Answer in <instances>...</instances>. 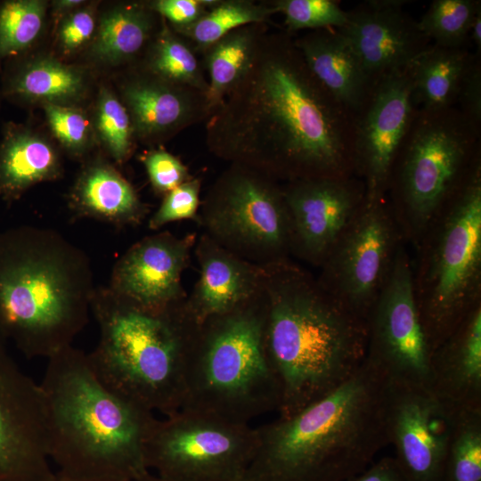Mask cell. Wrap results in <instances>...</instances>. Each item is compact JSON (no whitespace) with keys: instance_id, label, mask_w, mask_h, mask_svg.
Listing matches in <instances>:
<instances>
[{"instance_id":"obj_1","label":"cell","mask_w":481,"mask_h":481,"mask_svg":"<svg viewBox=\"0 0 481 481\" xmlns=\"http://www.w3.org/2000/svg\"><path fill=\"white\" fill-rule=\"evenodd\" d=\"M355 117L318 82L295 39L268 30L244 76L206 121L217 158L278 181L355 175Z\"/></svg>"},{"instance_id":"obj_2","label":"cell","mask_w":481,"mask_h":481,"mask_svg":"<svg viewBox=\"0 0 481 481\" xmlns=\"http://www.w3.org/2000/svg\"><path fill=\"white\" fill-rule=\"evenodd\" d=\"M265 346L289 417L348 380L365 360L367 322L289 259L263 267Z\"/></svg>"},{"instance_id":"obj_3","label":"cell","mask_w":481,"mask_h":481,"mask_svg":"<svg viewBox=\"0 0 481 481\" xmlns=\"http://www.w3.org/2000/svg\"><path fill=\"white\" fill-rule=\"evenodd\" d=\"M387 380L365 360L341 386L289 417L256 428L242 481H346L388 444Z\"/></svg>"},{"instance_id":"obj_4","label":"cell","mask_w":481,"mask_h":481,"mask_svg":"<svg viewBox=\"0 0 481 481\" xmlns=\"http://www.w3.org/2000/svg\"><path fill=\"white\" fill-rule=\"evenodd\" d=\"M39 385L48 455L58 471L120 481H143L152 474L145 444L157 418L106 386L86 353L70 345L48 358Z\"/></svg>"},{"instance_id":"obj_5","label":"cell","mask_w":481,"mask_h":481,"mask_svg":"<svg viewBox=\"0 0 481 481\" xmlns=\"http://www.w3.org/2000/svg\"><path fill=\"white\" fill-rule=\"evenodd\" d=\"M94 289L88 256L59 232L19 225L0 232V334L26 357L48 359L72 345Z\"/></svg>"},{"instance_id":"obj_6","label":"cell","mask_w":481,"mask_h":481,"mask_svg":"<svg viewBox=\"0 0 481 481\" xmlns=\"http://www.w3.org/2000/svg\"><path fill=\"white\" fill-rule=\"evenodd\" d=\"M185 300L146 308L109 286L95 287L91 300L100 330L97 346L87 354L94 371L113 391L165 416L183 405L189 355L199 326Z\"/></svg>"},{"instance_id":"obj_7","label":"cell","mask_w":481,"mask_h":481,"mask_svg":"<svg viewBox=\"0 0 481 481\" xmlns=\"http://www.w3.org/2000/svg\"><path fill=\"white\" fill-rule=\"evenodd\" d=\"M265 323L262 288L250 301L199 324L182 409L243 423L278 411L280 388L266 355Z\"/></svg>"},{"instance_id":"obj_8","label":"cell","mask_w":481,"mask_h":481,"mask_svg":"<svg viewBox=\"0 0 481 481\" xmlns=\"http://www.w3.org/2000/svg\"><path fill=\"white\" fill-rule=\"evenodd\" d=\"M481 164V126L457 107L417 109L394 162L387 200L409 247Z\"/></svg>"},{"instance_id":"obj_9","label":"cell","mask_w":481,"mask_h":481,"mask_svg":"<svg viewBox=\"0 0 481 481\" xmlns=\"http://www.w3.org/2000/svg\"><path fill=\"white\" fill-rule=\"evenodd\" d=\"M413 249V289L432 353L481 305V164Z\"/></svg>"},{"instance_id":"obj_10","label":"cell","mask_w":481,"mask_h":481,"mask_svg":"<svg viewBox=\"0 0 481 481\" xmlns=\"http://www.w3.org/2000/svg\"><path fill=\"white\" fill-rule=\"evenodd\" d=\"M278 182L249 166L231 163L202 201L205 234L261 267L289 259L291 224Z\"/></svg>"},{"instance_id":"obj_11","label":"cell","mask_w":481,"mask_h":481,"mask_svg":"<svg viewBox=\"0 0 481 481\" xmlns=\"http://www.w3.org/2000/svg\"><path fill=\"white\" fill-rule=\"evenodd\" d=\"M257 444L249 423L182 409L157 419L145 460L150 471L166 481H242Z\"/></svg>"},{"instance_id":"obj_12","label":"cell","mask_w":481,"mask_h":481,"mask_svg":"<svg viewBox=\"0 0 481 481\" xmlns=\"http://www.w3.org/2000/svg\"><path fill=\"white\" fill-rule=\"evenodd\" d=\"M404 242L387 198L366 200L316 280L334 300L367 322Z\"/></svg>"},{"instance_id":"obj_13","label":"cell","mask_w":481,"mask_h":481,"mask_svg":"<svg viewBox=\"0 0 481 481\" xmlns=\"http://www.w3.org/2000/svg\"><path fill=\"white\" fill-rule=\"evenodd\" d=\"M365 361L389 383L428 386L431 350L419 314L412 255L399 248L367 321Z\"/></svg>"},{"instance_id":"obj_14","label":"cell","mask_w":481,"mask_h":481,"mask_svg":"<svg viewBox=\"0 0 481 481\" xmlns=\"http://www.w3.org/2000/svg\"><path fill=\"white\" fill-rule=\"evenodd\" d=\"M50 461L40 385L20 368L0 334V481H47Z\"/></svg>"},{"instance_id":"obj_15","label":"cell","mask_w":481,"mask_h":481,"mask_svg":"<svg viewBox=\"0 0 481 481\" xmlns=\"http://www.w3.org/2000/svg\"><path fill=\"white\" fill-rule=\"evenodd\" d=\"M417 107L410 66L379 80L355 117V175L366 200L386 198L391 170Z\"/></svg>"},{"instance_id":"obj_16","label":"cell","mask_w":481,"mask_h":481,"mask_svg":"<svg viewBox=\"0 0 481 481\" xmlns=\"http://www.w3.org/2000/svg\"><path fill=\"white\" fill-rule=\"evenodd\" d=\"M455 414L428 386L387 382V442L408 481H441Z\"/></svg>"},{"instance_id":"obj_17","label":"cell","mask_w":481,"mask_h":481,"mask_svg":"<svg viewBox=\"0 0 481 481\" xmlns=\"http://www.w3.org/2000/svg\"><path fill=\"white\" fill-rule=\"evenodd\" d=\"M291 232V255L320 267L366 201L355 175L306 178L282 186Z\"/></svg>"},{"instance_id":"obj_18","label":"cell","mask_w":481,"mask_h":481,"mask_svg":"<svg viewBox=\"0 0 481 481\" xmlns=\"http://www.w3.org/2000/svg\"><path fill=\"white\" fill-rule=\"evenodd\" d=\"M405 0H370L347 11L336 29L357 53L370 79L381 78L409 67L431 45L418 20L405 12Z\"/></svg>"},{"instance_id":"obj_19","label":"cell","mask_w":481,"mask_h":481,"mask_svg":"<svg viewBox=\"0 0 481 481\" xmlns=\"http://www.w3.org/2000/svg\"><path fill=\"white\" fill-rule=\"evenodd\" d=\"M196 237L169 232L151 234L132 245L116 262L108 285L131 302L151 309L186 299L181 278Z\"/></svg>"},{"instance_id":"obj_20","label":"cell","mask_w":481,"mask_h":481,"mask_svg":"<svg viewBox=\"0 0 481 481\" xmlns=\"http://www.w3.org/2000/svg\"><path fill=\"white\" fill-rule=\"evenodd\" d=\"M138 75L126 84L123 96L134 134L140 139L162 141L211 116L205 93L146 70Z\"/></svg>"},{"instance_id":"obj_21","label":"cell","mask_w":481,"mask_h":481,"mask_svg":"<svg viewBox=\"0 0 481 481\" xmlns=\"http://www.w3.org/2000/svg\"><path fill=\"white\" fill-rule=\"evenodd\" d=\"M200 274L185 305L198 324L256 298L263 288V267L224 249L205 233L196 240Z\"/></svg>"},{"instance_id":"obj_22","label":"cell","mask_w":481,"mask_h":481,"mask_svg":"<svg viewBox=\"0 0 481 481\" xmlns=\"http://www.w3.org/2000/svg\"><path fill=\"white\" fill-rule=\"evenodd\" d=\"M428 387L454 413L481 408V305L431 353Z\"/></svg>"},{"instance_id":"obj_23","label":"cell","mask_w":481,"mask_h":481,"mask_svg":"<svg viewBox=\"0 0 481 481\" xmlns=\"http://www.w3.org/2000/svg\"><path fill=\"white\" fill-rule=\"evenodd\" d=\"M294 39L314 77L355 117L375 84L350 43L336 29L310 30Z\"/></svg>"},{"instance_id":"obj_24","label":"cell","mask_w":481,"mask_h":481,"mask_svg":"<svg viewBox=\"0 0 481 481\" xmlns=\"http://www.w3.org/2000/svg\"><path fill=\"white\" fill-rule=\"evenodd\" d=\"M69 208L75 218H93L117 227L137 225L147 213L129 182L102 161L82 170L70 192Z\"/></svg>"},{"instance_id":"obj_25","label":"cell","mask_w":481,"mask_h":481,"mask_svg":"<svg viewBox=\"0 0 481 481\" xmlns=\"http://www.w3.org/2000/svg\"><path fill=\"white\" fill-rule=\"evenodd\" d=\"M62 168L58 152L37 135L9 127L0 144V200L12 203L36 183L54 180Z\"/></svg>"},{"instance_id":"obj_26","label":"cell","mask_w":481,"mask_h":481,"mask_svg":"<svg viewBox=\"0 0 481 481\" xmlns=\"http://www.w3.org/2000/svg\"><path fill=\"white\" fill-rule=\"evenodd\" d=\"M474 57L467 45L432 44L410 65L417 109L456 107L461 82Z\"/></svg>"},{"instance_id":"obj_27","label":"cell","mask_w":481,"mask_h":481,"mask_svg":"<svg viewBox=\"0 0 481 481\" xmlns=\"http://www.w3.org/2000/svg\"><path fill=\"white\" fill-rule=\"evenodd\" d=\"M269 29L267 23L242 26L200 54L208 75L207 98L213 112L249 69L262 38Z\"/></svg>"},{"instance_id":"obj_28","label":"cell","mask_w":481,"mask_h":481,"mask_svg":"<svg viewBox=\"0 0 481 481\" xmlns=\"http://www.w3.org/2000/svg\"><path fill=\"white\" fill-rule=\"evenodd\" d=\"M155 15L149 3L124 4L113 8L101 20L93 54L112 64L135 58L158 31Z\"/></svg>"},{"instance_id":"obj_29","label":"cell","mask_w":481,"mask_h":481,"mask_svg":"<svg viewBox=\"0 0 481 481\" xmlns=\"http://www.w3.org/2000/svg\"><path fill=\"white\" fill-rule=\"evenodd\" d=\"M147 46L144 70L168 82L190 86L207 94L208 82L201 59L163 18L160 28Z\"/></svg>"},{"instance_id":"obj_30","label":"cell","mask_w":481,"mask_h":481,"mask_svg":"<svg viewBox=\"0 0 481 481\" xmlns=\"http://www.w3.org/2000/svg\"><path fill=\"white\" fill-rule=\"evenodd\" d=\"M274 13L269 1L216 0L192 24L172 29L200 55L208 46L238 28L252 23L269 24Z\"/></svg>"},{"instance_id":"obj_31","label":"cell","mask_w":481,"mask_h":481,"mask_svg":"<svg viewBox=\"0 0 481 481\" xmlns=\"http://www.w3.org/2000/svg\"><path fill=\"white\" fill-rule=\"evenodd\" d=\"M85 81L80 71L53 59L29 63L12 79V94L29 101L61 104L79 98Z\"/></svg>"},{"instance_id":"obj_32","label":"cell","mask_w":481,"mask_h":481,"mask_svg":"<svg viewBox=\"0 0 481 481\" xmlns=\"http://www.w3.org/2000/svg\"><path fill=\"white\" fill-rule=\"evenodd\" d=\"M441 481H481V408L454 415Z\"/></svg>"},{"instance_id":"obj_33","label":"cell","mask_w":481,"mask_h":481,"mask_svg":"<svg viewBox=\"0 0 481 481\" xmlns=\"http://www.w3.org/2000/svg\"><path fill=\"white\" fill-rule=\"evenodd\" d=\"M480 9V0H435L418 24L435 45L465 46L472 20Z\"/></svg>"},{"instance_id":"obj_34","label":"cell","mask_w":481,"mask_h":481,"mask_svg":"<svg viewBox=\"0 0 481 481\" xmlns=\"http://www.w3.org/2000/svg\"><path fill=\"white\" fill-rule=\"evenodd\" d=\"M44 18V2H4L0 6V58L16 55L29 47L41 32Z\"/></svg>"},{"instance_id":"obj_35","label":"cell","mask_w":481,"mask_h":481,"mask_svg":"<svg viewBox=\"0 0 481 481\" xmlns=\"http://www.w3.org/2000/svg\"><path fill=\"white\" fill-rule=\"evenodd\" d=\"M275 12L283 14L286 31L339 29L346 21L347 11L334 0H273Z\"/></svg>"},{"instance_id":"obj_36","label":"cell","mask_w":481,"mask_h":481,"mask_svg":"<svg viewBox=\"0 0 481 481\" xmlns=\"http://www.w3.org/2000/svg\"><path fill=\"white\" fill-rule=\"evenodd\" d=\"M95 118L99 135L112 158L125 161L131 153L135 135L126 106L111 92L102 88Z\"/></svg>"},{"instance_id":"obj_37","label":"cell","mask_w":481,"mask_h":481,"mask_svg":"<svg viewBox=\"0 0 481 481\" xmlns=\"http://www.w3.org/2000/svg\"><path fill=\"white\" fill-rule=\"evenodd\" d=\"M200 188V179L192 177L167 192L159 208L151 216L149 228L155 231L172 222L197 218Z\"/></svg>"},{"instance_id":"obj_38","label":"cell","mask_w":481,"mask_h":481,"mask_svg":"<svg viewBox=\"0 0 481 481\" xmlns=\"http://www.w3.org/2000/svg\"><path fill=\"white\" fill-rule=\"evenodd\" d=\"M49 126L59 142L68 150L78 153L87 143L89 123L80 110L61 104L45 103Z\"/></svg>"},{"instance_id":"obj_39","label":"cell","mask_w":481,"mask_h":481,"mask_svg":"<svg viewBox=\"0 0 481 481\" xmlns=\"http://www.w3.org/2000/svg\"><path fill=\"white\" fill-rule=\"evenodd\" d=\"M142 161L154 191L159 194L166 195L192 178L186 166L164 150L146 152Z\"/></svg>"},{"instance_id":"obj_40","label":"cell","mask_w":481,"mask_h":481,"mask_svg":"<svg viewBox=\"0 0 481 481\" xmlns=\"http://www.w3.org/2000/svg\"><path fill=\"white\" fill-rule=\"evenodd\" d=\"M216 0H156L150 7L167 20L173 29L192 24L210 8Z\"/></svg>"},{"instance_id":"obj_41","label":"cell","mask_w":481,"mask_h":481,"mask_svg":"<svg viewBox=\"0 0 481 481\" xmlns=\"http://www.w3.org/2000/svg\"><path fill=\"white\" fill-rule=\"evenodd\" d=\"M456 107L474 124L481 126V55L475 53L461 82Z\"/></svg>"},{"instance_id":"obj_42","label":"cell","mask_w":481,"mask_h":481,"mask_svg":"<svg viewBox=\"0 0 481 481\" xmlns=\"http://www.w3.org/2000/svg\"><path fill=\"white\" fill-rule=\"evenodd\" d=\"M94 27V16L91 9L72 12L60 28L58 39L61 47L67 53L77 50L91 38Z\"/></svg>"},{"instance_id":"obj_43","label":"cell","mask_w":481,"mask_h":481,"mask_svg":"<svg viewBox=\"0 0 481 481\" xmlns=\"http://www.w3.org/2000/svg\"><path fill=\"white\" fill-rule=\"evenodd\" d=\"M346 481H408L395 457H384Z\"/></svg>"},{"instance_id":"obj_44","label":"cell","mask_w":481,"mask_h":481,"mask_svg":"<svg viewBox=\"0 0 481 481\" xmlns=\"http://www.w3.org/2000/svg\"><path fill=\"white\" fill-rule=\"evenodd\" d=\"M469 40L474 45L475 53L481 55V9L475 15L469 34Z\"/></svg>"},{"instance_id":"obj_45","label":"cell","mask_w":481,"mask_h":481,"mask_svg":"<svg viewBox=\"0 0 481 481\" xmlns=\"http://www.w3.org/2000/svg\"><path fill=\"white\" fill-rule=\"evenodd\" d=\"M47 481H120L113 479L88 478L68 475L60 471L54 472Z\"/></svg>"},{"instance_id":"obj_46","label":"cell","mask_w":481,"mask_h":481,"mask_svg":"<svg viewBox=\"0 0 481 481\" xmlns=\"http://www.w3.org/2000/svg\"><path fill=\"white\" fill-rule=\"evenodd\" d=\"M84 2L81 0H60L54 2V6L57 11L62 12V11H69L70 9H73L80 4H82Z\"/></svg>"},{"instance_id":"obj_47","label":"cell","mask_w":481,"mask_h":481,"mask_svg":"<svg viewBox=\"0 0 481 481\" xmlns=\"http://www.w3.org/2000/svg\"><path fill=\"white\" fill-rule=\"evenodd\" d=\"M143 481H166V480H163V479L158 477L157 476H155L153 474H151L147 478H145Z\"/></svg>"}]
</instances>
